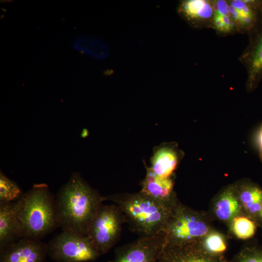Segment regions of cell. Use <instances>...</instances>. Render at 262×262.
<instances>
[{"label":"cell","mask_w":262,"mask_h":262,"mask_svg":"<svg viewBox=\"0 0 262 262\" xmlns=\"http://www.w3.org/2000/svg\"><path fill=\"white\" fill-rule=\"evenodd\" d=\"M58 227L87 236L89 225L102 204V196L81 174L74 172L55 197Z\"/></svg>","instance_id":"obj_1"},{"label":"cell","mask_w":262,"mask_h":262,"mask_svg":"<svg viewBox=\"0 0 262 262\" xmlns=\"http://www.w3.org/2000/svg\"><path fill=\"white\" fill-rule=\"evenodd\" d=\"M22 238L40 240L58 227L55 197L48 185L34 184L16 201Z\"/></svg>","instance_id":"obj_2"},{"label":"cell","mask_w":262,"mask_h":262,"mask_svg":"<svg viewBox=\"0 0 262 262\" xmlns=\"http://www.w3.org/2000/svg\"><path fill=\"white\" fill-rule=\"evenodd\" d=\"M105 200L116 204L123 215L125 222L142 237L164 231L173 208L165 207L141 192L102 196V201Z\"/></svg>","instance_id":"obj_3"},{"label":"cell","mask_w":262,"mask_h":262,"mask_svg":"<svg viewBox=\"0 0 262 262\" xmlns=\"http://www.w3.org/2000/svg\"><path fill=\"white\" fill-rule=\"evenodd\" d=\"M123 215L115 204H101L88 228L87 236L100 256L108 252L120 236Z\"/></svg>","instance_id":"obj_4"},{"label":"cell","mask_w":262,"mask_h":262,"mask_svg":"<svg viewBox=\"0 0 262 262\" xmlns=\"http://www.w3.org/2000/svg\"><path fill=\"white\" fill-rule=\"evenodd\" d=\"M208 231V225L196 213L177 202L172 209L164 229L166 243L173 245L199 240Z\"/></svg>","instance_id":"obj_5"},{"label":"cell","mask_w":262,"mask_h":262,"mask_svg":"<svg viewBox=\"0 0 262 262\" xmlns=\"http://www.w3.org/2000/svg\"><path fill=\"white\" fill-rule=\"evenodd\" d=\"M48 255L56 262H88L100 256L87 236L62 231L49 243Z\"/></svg>","instance_id":"obj_6"},{"label":"cell","mask_w":262,"mask_h":262,"mask_svg":"<svg viewBox=\"0 0 262 262\" xmlns=\"http://www.w3.org/2000/svg\"><path fill=\"white\" fill-rule=\"evenodd\" d=\"M165 242L164 231L141 237L118 249L114 258L108 262H158Z\"/></svg>","instance_id":"obj_7"},{"label":"cell","mask_w":262,"mask_h":262,"mask_svg":"<svg viewBox=\"0 0 262 262\" xmlns=\"http://www.w3.org/2000/svg\"><path fill=\"white\" fill-rule=\"evenodd\" d=\"M158 262H228L220 255L208 252L202 242L196 240L183 244L166 243Z\"/></svg>","instance_id":"obj_8"},{"label":"cell","mask_w":262,"mask_h":262,"mask_svg":"<svg viewBox=\"0 0 262 262\" xmlns=\"http://www.w3.org/2000/svg\"><path fill=\"white\" fill-rule=\"evenodd\" d=\"M249 36L248 44L239 57L247 72L246 89L254 91L262 79V20Z\"/></svg>","instance_id":"obj_9"},{"label":"cell","mask_w":262,"mask_h":262,"mask_svg":"<svg viewBox=\"0 0 262 262\" xmlns=\"http://www.w3.org/2000/svg\"><path fill=\"white\" fill-rule=\"evenodd\" d=\"M237 33H252L262 20V0H227Z\"/></svg>","instance_id":"obj_10"},{"label":"cell","mask_w":262,"mask_h":262,"mask_svg":"<svg viewBox=\"0 0 262 262\" xmlns=\"http://www.w3.org/2000/svg\"><path fill=\"white\" fill-rule=\"evenodd\" d=\"M47 244L40 240L21 238L0 251V262H44Z\"/></svg>","instance_id":"obj_11"},{"label":"cell","mask_w":262,"mask_h":262,"mask_svg":"<svg viewBox=\"0 0 262 262\" xmlns=\"http://www.w3.org/2000/svg\"><path fill=\"white\" fill-rule=\"evenodd\" d=\"M177 12L193 28H212L213 16L212 0H180L177 6Z\"/></svg>","instance_id":"obj_12"},{"label":"cell","mask_w":262,"mask_h":262,"mask_svg":"<svg viewBox=\"0 0 262 262\" xmlns=\"http://www.w3.org/2000/svg\"><path fill=\"white\" fill-rule=\"evenodd\" d=\"M146 175L141 181L140 191L160 203L172 208L177 203L173 195V180L171 178H162L157 175L150 167L146 166Z\"/></svg>","instance_id":"obj_13"},{"label":"cell","mask_w":262,"mask_h":262,"mask_svg":"<svg viewBox=\"0 0 262 262\" xmlns=\"http://www.w3.org/2000/svg\"><path fill=\"white\" fill-rule=\"evenodd\" d=\"M22 238L16 202L0 203V251Z\"/></svg>","instance_id":"obj_14"},{"label":"cell","mask_w":262,"mask_h":262,"mask_svg":"<svg viewBox=\"0 0 262 262\" xmlns=\"http://www.w3.org/2000/svg\"><path fill=\"white\" fill-rule=\"evenodd\" d=\"M179 159L180 154L175 146L162 144L154 148L150 167L161 177H170L176 169Z\"/></svg>","instance_id":"obj_15"},{"label":"cell","mask_w":262,"mask_h":262,"mask_svg":"<svg viewBox=\"0 0 262 262\" xmlns=\"http://www.w3.org/2000/svg\"><path fill=\"white\" fill-rule=\"evenodd\" d=\"M213 16L212 29L219 35L237 33L227 0H212Z\"/></svg>","instance_id":"obj_16"},{"label":"cell","mask_w":262,"mask_h":262,"mask_svg":"<svg viewBox=\"0 0 262 262\" xmlns=\"http://www.w3.org/2000/svg\"><path fill=\"white\" fill-rule=\"evenodd\" d=\"M241 209L239 202L232 190L224 191L218 198L214 211L217 218L227 221L234 218Z\"/></svg>","instance_id":"obj_17"},{"label":"cell","mask_w":262,"mask_h":262,"mask_svg":"<svg viewBox=\"0 0 262 262\" xmlns=\"http://www.w3.org/2000/svg\"><path fill=\"white\" fill-rule=\"evenodd\" d=\"M241 204L250 215L260 216L262 207V190L253 184L245 185L240 195Z\"/></svg>","instance_id":"obj_18"},{"label":"cell","mask_w":262,"mask_h":262,"mask_svg":"<svg viewBox=\"0 0 262 262\" xmlns=\"http://www.w3.org/2000/svg\"><path fill=\"white\" fill-rule=\"evenodd\" d=\"M21 189L14 181L0 171V203L14 202L23 196Z\"/></svg>","instance_id":"obj_19"},{"label":"cell","mask_w":262,"mask_h":262,"mask_svg":"<svg viewBox=\"0 0 262 262\" xmlns=\"http://www.w3.org/2000/svg\"><path fill=\"white\" fill-rule=\"evenodd\" d=\"M232 229L233 233L238 238L246 239L254 235L256 225L253 221L247 217L238 216L233 219Z\"/></svg>","instance_id":"obj_20"},{"label":"cell","mask_w":262,"mask_h":262,"mask_svg":"<svg viewBox=\"0 0 262 262\" xmlns=\"http://www.w3.org/2000/svg\"><path fill=\"white\" fill-rule=\"evenodd\" d=\"M204 248L209 253L220 255L226 249V245L223 237L217 233L208 234L202 242Z\"/></svg>","instance_id":"obj_21"},{"label":"cell","mask_w":262,"mask_h":262,"mask_svg":"<svg viewBox=\"0 0 262 262\" xmlns=\"http://www.w3.org/2000/svg\"><path fill=\"white\" fill-rule=\"evenodd\" d=\"M233 262H262V249L246 248L239 253Z\"/></svg>","instance_id":"obj_22"},{"label":"cell","mask_w":262,"mask_h":262,"mask_svg":"<svg viewBox=\"0 0 262 262\" xmlns=\"http://www.w3.org/2000/svg\"><path fill=\"white\" fill-rule=\"evenodd\" d=\"M255 142L258 149L260 159L262 161V124L256 132Z\"/></svg>","instance_id":"obj_23"},{"label":"cell","mask_w":262,"mask_h":262,"mask_svg":"<svg viewBox=\"0 0 262 262\" xmlns=\"http://www.w3.org/2000/svg\"><path fill=\"white\" fill-rule=\"evenodd\" d=\"M260 217L262 219V207L260 213Z\"/></svg>","instance_id":"obj_24"}]
</instances>
